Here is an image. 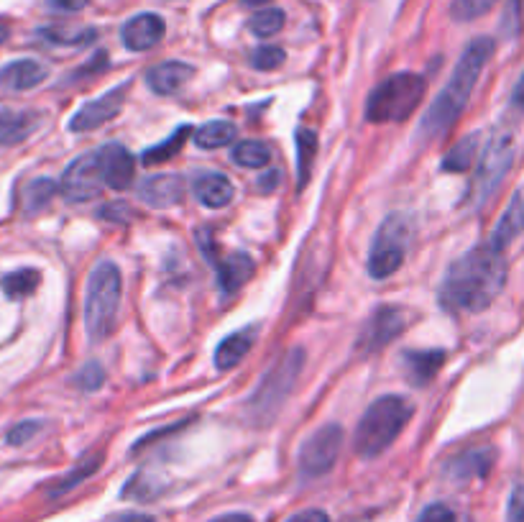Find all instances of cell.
Listing matches in <instances>:
<instances>
[{
    "label": "cell",
    "mask_w": 524,
    "mask_h": 522,
    "mask_svg": "<svg viewBox=\"0 0 524 522\" xmlns=\"http://www.w3.org/2000/svg\"><path fill=\"white\" fill-rule=\"evenodd\" d=\"M504 285H507L504 251L494 249L486 241L450 264L440 290V302L448 310L481 313L501 295Z\"/></svg>",
    "instance_id": "6da1fadb"
},
{
    "label": "cell",
    "mask_w": 524,
    "mask_h": 522,
    "mask_svg": "<svg viewBox=\"0 0 524 522\" xmlns=\"http://www.w3.org/2000/svg\"><path fill=\"white\" fill-rule=\"evenodd\" d=\"M494 39L491 36H476V39L463 49L461 59L453 67L448 85L438 93V98L432 100V105L427 108L425 118H422L420 134L425 139H440L458 123V118L466 111L468 98L473 95L478 85V77L484 72V67L489 64L491 54H494Z\"/></svg>",
    "instance_id": "7a4b0ae2"
},
{
    "label": "cell",
    "mask_w": 524,
    "mask_h": 522,
    "mask_svg": "<svg viewBox=\"0 0 524 522\" xmlns=\"http://www.w3.org/2000/svg\"><path fill=\"white\" fill-rule=\"evenodd\" d=\"M415 415V405L402 395L379 397L369 410L363 412L356 428V451L363 459H376L402 435L404 425Z\"/></svg>",
    "instance_id": "3957f363"
},
{
    "label": "cell",
    "mask_w": 524,
    "mask_h": 522,
    "mask_svg": "<svg viewBox=\"0 0 524 522\" xmlns=\"http://www.w3.org/2000/svg\"><path fill=\"white\" fill-rule=\"evenodd\" d=\"M121 272L113 261H100L87 279L85 297V328L95 343L105 341L116 331L118 310H121Z\"/></svg>",
    "instance_id": "277c9868"
},
{
    "label": "cell",
    "mask_w": 524,
    "mask_h": 522,
    "mask_svg": "<svg viewBox=\"0 0 524 522\" xmlns=\"http://www.w3.org/2000/svg\"><path fill=\"white\" fill-rule=\"evenodd\" d=\"M425 90V77L415 72H397V75L386 77L381 85L371 90L366 100V118L371 123L407 121L420 108Z\"/></svg>",
    "instance_id": "5b68a950"
},
{
    "label": "cell",
    "mask_w": 524,
    "mask_h": 522,
    "mask_svg": "<svg viewBox=\"0 0 524 522\" xmlns=\"http://www.w3.org/2000/svg\"><path fill=\"white\" fill-rule=\"evenodd\" d=\"M409 233H412V226H409L404 215H389L381 223L374 241H371L369 261H366L371 277L386 279L392 277L394 272H399L409 249Z\"/></svg>",
    "instance_id": "8992f818"
},
{
    "label": "cell",
    "mask_w": 524,
    "mask_h": 522,
    "mask_svg": "<svg viewBox=\"0 0 524 522\" xmlns=\"http://www.w3.org/2000/svg\"><path fill=\"white\" fill-rule=\"evenodd\" d=\"M302 366H305V354H302V348H292L287 356L277 361V366L261 379L259 392L251 400V410L256 412V418L259 420H269L279 407L284 405L289 395H292L294 384L300 379Z\"/></svg>",
    "instance_id": "52a82bcc"
},
{
    "label": "cell",
    "mask_w": 524,
    "mask_h": 522,
    "mask_svg": "<svg viewBox=\"0 0 524 522\" xmlns=\"http://www.w3.org/2000/svg\"><path fill=\"white\" fill-rule=\"evenodd\" d=\"M514 159V136L509 131H499L489 139V146L484 149V157L478 162L476 180H473L471 203L481 205L499 190L507 172L512 169Z\"/></svg>",
    "instance_id": "ba28073f"
},
{
    "label": "cell",
    "mask_w": 524,
    "mask_h": 522,
    "mask_svg": "<svg viewBox=\"0 0 524 522\" xmlns=\"http://www.w3.org/2000/svg\"><path fill=\"white\" fill-rule=\"evenodd\" d=\"M407 310L402 305H381L371 313V318L363 325L361 336L356 341L358 356H374L381 348L389 346L394 338L402 336L407 331Z\"/></svg>",
    "instance_id": "9c48e42d"
},
{
    "label": "cell",
    "mask_w": 524,
    "mask_h": 522,
    "mask_svg": "<svg viewBox=\"0 0 524 522\" xmlns=\"http://www.w3.org/2000/svg\"><path fill=\"white\" fill-rule=\"evenodd\" d=\"M105 187L108 185H105L103 172H100L98 151L77 157L70 167L64 169L62 182H59V192L70 203H90V200L103 195Z\"/></svg>",
    "instance_id": "30bf717a"
},
{
    "label": "cell",
    "mask_w": 524,
    "mask_h": 522,
    "mask_svg": "<svg viewBox=\"0 0 524 522\" xmlns=\"http://www.w3.org/2000/svg\"><path fill=\"white\" fill-rule=\"evenodd\" d=\"M343 446V428L340 425H323L307 438L300 448V471L307 479L323 476L333 469Z\"/></svg>",
    "instance_id": "8fae6325"
},
{
    "label": "cell",
    "mask_w": 524,
    "mask_h": 522,
    "mask_svg": "<svg viewBox=\"0 0 524 522\" xmlns=\"http://www.w3.org/2000/svg\"><path fill=\"white\" fill-rule=\"evenodd\" d=\"M128 87H131L128 82L121 87H113V90H108V93L100 95V98L82 105L80 111L72 116L70 131H75V134H87V131H95V128L105 126L110 118H116L118 113H121L123 103H126Z\"/></svg>",
    "instance_id": "7c38bea8"
},
{
    "label": "cell",
    "mask_w": 524,
    "mask_h": 522,
    "mask_svg": "<svg viewBox=\"0 0 524 522\" xmlns=\"http://www.w3.org/2000/svg\"><path fill=\"white\" fill-rule=\"evenodd\" d=\"M164 34H167V24L156 13H139L128 18L121 29V39L128 52H149L164 39Z\"/></svg>",
    "instance_id": "4fadbf2b"
},
{
    "label": "cell",
    "mask_w": 524,
    "mask_h": 522,
    "mask_svg": "<svg viewBox=\"0 0 524 522\" xmlns=\"http://www.w3.org/2000/svg\"><path fill=\"white\" fill-rule=\"evenodd\" d=\"M100 172H103L105 185L113 190H126L136 177V159L131 151L121 144H108L98 151Z\"/></svg>",
    "instance_id": "5bb4252c"
},
{
    "label": "cell",
    "mask_w": 524,
    "mask_h": 522,
    "mask_svg": "<svg viewBox=\"0 0 524 522\" xmlns=\"http://www.w3.org/2000/svg\"><path fill=\"white\" fill-rule=\"evenodd\" d=\"M139 198L149 208H174V205H179L182 198H185V182L177 174H154V177H146L139 185Z\"/></svg>",
    "instance_id": "9a60e30c"
},
{
    "label": "cell",
    "mask_w": 524,
    "mask_h": 522,
    "mask_svg": "<svg viewBox=\"0 0 524 522\" xmlns=\"http://www.w3.org/2000/svg\"><path fill=\"white\" fill-rule=\"evenodd\" d=\"M47 80V67L36 59H16L0 67V90L8 93H26Z\"/></svg>",
    "instance_id": "2e32d148"
},
{
    "label": "cell",
    "mask_w": 524,
    "mask_h": 522,
    "mask_svg": "<svg viewBox=\"0 0 524 522\" xmlns=\"http://www.w3.org/2000/svg\"><path fill=\"white\" fill-rule=\"evenodd\" d=\"M445 364L443 348H425V351H407L404 354V377L412 387H427Z\"/></svg>",
    "instance_id": "e0dca14e"
},
{
    "label": "cell",
    "mask_w": 524,
    "mask_h": 522,
    "mask_svg": "<svg viewBox=\"0 0 524 522\" xmlns=\"http://www.w3.org/2000/svg\"><path fill=\"white\" fill-rule=\"evenodd\" d=\"M192 75H195V70H192L190 64L162 62L146 72V85H149L156 95H174L192 80Z\"/></svg>",
    "instance_id": "ac0fdd59"
},
{
    "label": "cell",
    "mask_w": 524,
    "mask_h": 522,
    "mask_svg": "<svg viewBox=\"0 0 524 522\" xmlns=\"http://www.w3.org/2000/svg\"><path fill=\"white\" fill-rule=\"evenodd\" d=\"M519 233H524V187L514 192V198L509 200L507 210L501 213L499 223H496L494 233H491L489 238V244L494 246V249L504 251Z\"/></svg>",
    "instance_id": "d6986e66"
},
{
    "label": "cell",
    "mask_w": 524,
    "mask_h": 522,
    "mask_svg": "<svg viewBox=\"0 0 524 522\" xmlns=\"http://www.w3.org/2000/svg\"><path fill=\"white\" fill-rule=\"evenodd\" d=\"M215 264H218V282L223 295H236L256 272L254 259L248 254H241V251H233V254L215 261Z\"/></svg>",
    "instance_id": "ffe728a7"
},
{
    "label": "cell",
    "mask_w": 524,
    "mask_h": 522,
    "mask_svg": "<svg viewBox=\"0 0 524 522\" xmlns=\"http://www.w3.org/2000/svg\"><path fill=\"white\" fill-rule=\"evenodd\" d=\"M192 190H195V198L200 200V205H205L210 210L225 208L233 200V192H236L233 190V182L220 172L200 174L195 185H192Z\"/></svg>",
    "instance_id": "44dd1931"
},
{
    "label": "cell",
    "mask_w": 524,
    "mask_h": 522,
    "mask_svg": "<svg viewBox=\"0 0 524 522\" xmlns=\"http://www.w3.org/2000/svg\"><path fill=\"white\" fill-rule=\"evenodd\" d=\"M39 128V113L0 111V146H13L29 139Z\"/></svg>",
    "instance_id": "7402d4cb"
},
{
    "label": "cell",
    "mask_w": 524,
    "mask_h": 522,
    "mask_svg": "<svg viewBox=\"0 0 524 522\" xmlns=\"http://www.w3.org/2000/svg\"><path fill=\"white\" fill-rule=\"evenodd\" d=\"M254 341H256V328L236 331L228 338H223V343H220L218 351H215V366H218L220 372H228V369H233V366H236L238 361L248 354V351H251Z\"/></svg>",
    "instance_id": "603a6c76"
},
{
    "label": "cell",
    "mask_w": 524,
    "mask_h": 522,
    "mask_svg": "<svg viewBox=\"0 0 524 522\" xmlns=\"http://www.w3.org/2000/svg\"><path fill=\"white\" fill-rule=\"evenodd\" d=\"M491 464H494V451L476 448V451L463 453L461 459H455L453 464H450V474H453L455 479L466 482V479H478V476L489 474Z\"/></svg>",
    "instance_id": "cb8c5ba5"
},
{
    "label": "cell",
    "mask_w": 524,
    "mask_h": 522,
    "mask_svg": "<svg viewBox=\"0 0 524 522\" xmlns=\"http://www.w3.org/2000/svg\"><path fill=\"white\" fill-rule=\"evenodd\" d=\"M481 136L478 134H471L466 136V139H461L458 144L453 146V149L448 151L443 157V169L445 172H468L471 169V164L476 162V154H478V144H481Z\"/></svg>",
    "instance_id": "d4e9b609"
},
{
    "label": "cell",
    "mask_w": 524,
    "mask_h": 522,
    "mask_svg": "<svg viewBox=\"0 0 524 522\" xmlns=\"http://www.w3.org/2000/svg\"><path fill=\"white\" fill-rule=\"evenodd\" d=\"M236 139V126L228 121H210L195 134V141L200 149H220Z\"/></svg>",
    "instance_id": "484cf974"
},
{
    "label": "cell",
    "mask_w": 524,
    "mask_h": 522,
    "mask_svg": "<svg viewBox=\"0 0 524 522\" xmlns=\"http://www.w3.org/2000/svg\"><path fill=\"white\" fill-rule=\"evenodd\" d=\"M41 282V274L36 269H16L8 277H3V292L11 300H24V297L34 295L36 287Z\"/></svg>",
    "instance_id": "4316f807"
},
{
    "label": "cell",
    "mask_w": 524,
    "mask_h": 522,
    "mask_svg": "<svg viewBox=\"0 0 524 522\" xmlns=\"http://www.w3.org/2000/svg\"><path fill=\"white\" fill-rule=\"evenodd\" d=\"M231 159L246 169H259L271 162V149L264 141H241V144L233 146Z\"/></svg>",
    "instance_id": "83f0119b"
},
{
    "label": "cell",
    "mask_w": 524,
    "mask_h": 522,
    "mask_svg": "<svg viewBox=\"0 0 524 522\" xmlns=\"http://www.w3.org/2000/svg\"><path fill=\"white\" fill-rule=\"evenodd\" d=\"M39 36L49 44H57V47H85L90 41H95V29H64V26H49V29H41Z\"/></svg>",
    "instance_id": "f1b7e54d"
},
{
    "label": "cell",
    "mask_w": 524,
    "mask_h": 522,
    "mask_svg": "<svg viewBox=\"0 0 524 522\" xmlns=\"http://www.w3.org/2000/svg\"><path fill=\"white\" fill-rule=\"evenodd\" d=\"M192 134V126H182L177 128L172 136H169L164 144L159 146H151V149L144 151V164H149V167H154V164H162V162H169V159H174V154H177L182 146H185L187 136Z\"/></svg>",
    "instance_id": "f546056e"
},
{
    "label": "cell",
    "mask_w": 524,
    "mask_h": 522,
    "mask_svg": "<svg viewBox=\"0 0 524 522\" xmlns=\"http://www.w3.org/2000/svg\"><path fill=\"white\" fill-rule=\"evenodd\" d=\"M317 154V136L315 131H297V169H300V190L307 185L312 174V164H315Z\"/></svg>",
    "instance_id": "4dcf8cb0"
},
{
    "label": "cell",
    "mask_w": 524,
    "mask_h": 522,
    "mask_svg": "<svg viewBox=\"0 0 524 522\" xmlns=\"http://www.w3.org/2000/svg\"><path fill=\"white\" fill-rule=\"evenodd\" d=\"M284 21H287L284 11H279V8H264V11L254 13V16L248 18V29H251V34L266 39V36L279 34L284 29Z\"/></svg>",
    "instance_id": "1f68e13d"
},
{
    "label": "cell",
    "mask_w": 524,
    "mask_h": 522,
    "mask_svg": "<svg viewBox=\"0 0 524 522\" xmlns=\"http://www.w3.org/2000/svg\"><path fill=\"white\" fill-rule=\"evenodd\" d=\"M59 190L57 182L47 180V177H39V180L31 182L29 187H26V213H39V210H44L49 205V200H52L54 192Z\"/></svg>",
    "instance_id": "d6a6232c"
},
{
    "label": "cell",
    "mask_w": 524,
    "mask_h": 522,
    "mask_svg": "<svg viewBox=\"0 0 524 522\" xmlns=\"http://www.w3.org/2000/svg\"><path fill=\"white\" fill-rule=\"evenodd\" d=\"M494 6L496 0H453L450 18L458 21V24H468V21H476V18L486 16Z\"/></svg>",
    "instance_id": "836d02e7"
},
{
    "label": "cell",
    "mask_w": 524,
    "mask_h": 522,
    "mask_svg": "<svg viewBox=\"0 0 524 522\" xmlns=\"http://www.w3.org/2000/svg\"><path fill=\"white\" fill-rule=\"evenodd\" d=\"M284 59H287V54L279 47H259L251 54V64H254L259 72H274L277 67H282Z\"/></svg>",
    "instance_id": "e575fe53"
},
{
    "label": "cell",
    "mask_w": 524,
    "mask_h": 522,
    "mask_svg": "<svg viewBox=\"0 0 524 522\" xmlns=\"http://www.w3.org/2000/svg\"><path fill=\"white\" fill-rule=\"evenodd\" d=\"M159 489H162V484L154 482L149 474H139V476H133L131 482H128L126 497L128 499H151L154 494H159Z\"/></svg>",
    "instance_id": "d590c367"
},
{
    "label": "cell",
    "mask_w": 524,
    "mask_h": 522,
    "mask_svg": "<svg viewBox=\"0 0 524 522\" xmlns=\"http://www.w3.org/2000/svg\"><path fill=\"white\" fill-rule=\"evenodd\" d=\"M77 387L85 389V392H95V389L103 387L105 382V369L98 361H90V364L82 366V372L75 377Z\"/></svg>",
    "instance_id": "8d00e7d4"
},
{
    "label": "cell",
    "mask_w": 524,
    "mask_h": 522,
    "mask_svg": "<svg viewBox=\"0 0 524 522\" xmlns=\"http://www.w3.org/2000/svg\"><path fill=\"white\" fill-rule=\"evenodd\" d=\"M100 461H103V456H100V453H93V456H90V459L87 461H82L80 466H77L75 469V474L72 476H67V479H64L62 484H59L57 489H54V494H62V492H67V489H72L75 487L77 482H82V479H87V476L93 474L95 469H98L100 466Z\"/></svg>",
    "instance_id": "74e56055"
},
{
    "label": "cell",
    "mask_w": 524,
    "mask_h": 522,
    "mask_svg": "<svg viewBox=\"0 0 524 522\" xmlns=\"http://www.w3.org/2000/svg\"><path fill=\"white\" fill-rule=\"evenodd\" d=\"M417 522H466L463 520L458 512L453 510V507L443 505V502H438V505H430L425 512L420 515V520Z\"/></svg>",
    "instance_id": "f35d334b"
},
{
    "label": "cell",
    "mask_w": 524,
    "mask_h": 522,
    "mask_svg": "<svg viewBox=\"0 0 524 522\" xmlns=\"http://www.w3.org/2000/svg\"><path fill=\"white\" fill-rule=\"evenodd\" d=\"M522 8L524 0H509L507 16H504V29H507V34L517 36L519 31H522Z\"/></svg>",
    "instance_id": "ab89813d"
},
{
    "label": "cell",
    "mask_w": 524,
    "mask_h": 522,
    "mask_svg": "<svg viewBox=\"0 0 524 522\" xmlns=\"http://www.w3.org/2000/svg\"><path fill=\"white\" fill-rule=\"evenodd\" d=\"M39 428H41V423H36V420H29V423H18L16 428L8 433V443H11V446H24L29 438H34V435L39 433Z\"/></svg>",
    "instance_id": "60d3db41"
},
{
    "label": "cell",
    "mask_w": 524,
    "mask_h": 522,
    "mask_svg": "<svg viewBox=\"0 0 524 522\" xmlns=\"http://www.w3.org/2000/svg\"><path fill=\"white\" fill-rule=\"evenodd\" d=\"M509 522H524V487H517L509 497Z\"/></svg>",
    "instance_id": "b9f144b4"
},
{
    "label": "cell",
    "mask_w": 524,
    "mask_h": 522,
    "mask_svg": "<svg viewBox=\"0 0 524 522\" xmlns=\"http://www.w3.org/2000/svg\"><path fill=\"white\" fill-rule=\"evenodd\" d=\"M90 0H49V8L59 13H77L82 8H87Z\"/></svg>",
    "instance_id": "7bdbcfd3"
},
{
    "label": "cell",
    "mask_w": 524,
    "mask_h": 522,
    "mask_svg": "<svg viewBox=\"0 0 524 522\" xmlns=\"http://www.w3.org/2000/svg\"><path fill=\"white\" fill-rule=\"evenodd\" d=\"M287 522H330V517L323 510H305L300 515L289 517Z\"/></svg>",
    "instance_id": "ee69618b"
},
{
    "label": "cell",
    "mask_w": 524,
    "mask_h": 522,
    "mask_svg": "<svg viewBox=\"0 0 524 522\" xmlns=\"http://www.w3.org/2000/svg\"><path fill=\"white\" fill-rule=\"evenodd\" d=\"M105 522H156V520L149 515H141V512H123V515H113Z\"/></svg>",
    "instance_id": "f6af8a7d"
},
{
    "label": "cell",
    "mask_w": 524,
    "mask_h": 522,
    "mask_svg": "<svg viewBox=\"0 0 524 522\" xmlns=\"http://www.w3.org/2000/svg\"><path fill=\"white\" fill-rule=\"evenodd\" d=\"M279 177H282V172H277V169H274V172H269V174H264V177H261V182H259V187L264 192H274L279 187Z\"/></svg>",
    "instance_id": "bcb514c9"
},
{
    "label": "cell",
    "mask_w": 524,
    "mask_h": 522,
    "mask_svg": "<svg viewBox=\"0 0 524 522\" xmlns=\"http://www.w3.org/2000/svg\"><path fill=\"white\" fill-rule=\"evenodd\" d=\"M512 103L517 105V108H524V72H522V77H519V82H517V85H514Z\"/></svg>",
    "instance_id": "7dc6e473"
},
{
    "label": "cell",
    "mask_w": 524,
    "mask_h": 522,
    "mask_svg": "<svg viewBox=\"0 0 524 522\" xmlns=\"http://www.w3.org/2000/svg\"><path fill=\"white\" fill-rule=\"evenodd\" d=\"M210 522H254L248 515H241V512H233V515H223V517H215V520Z\"/></svg>",
    "instance_id": "c3c4849f"
},
{
    "label": "cell",
    "mask_w": 524,
    "mask_h": 522,
    "mask_svg": "<svg viewBox=\"0 0 524 522\" xmlns=\"http://www.w3.org/2000/svg\"><path fill=\"white\" fill-rule=\"evenodd\" d=\"M8 36H11V29H8V24H3V21H0V47L6 44Z\"/></svg>",
    "instance_id": "681fc988"
},
{
    "label": "cell",
    "mask_w": 524,
    "mask_h": 522,
    "mask_svg": "<svg viewBox=\"0 0 524 522\" xmlns=\"http://www.w3.org/2000/svg\"><path fill=\"white\" fill-rule=\"evenodd\" d=\"M271 0H243V6H266Z\"/></svg>",
    "instance_id": "f907efd6"
}]
</instances>
